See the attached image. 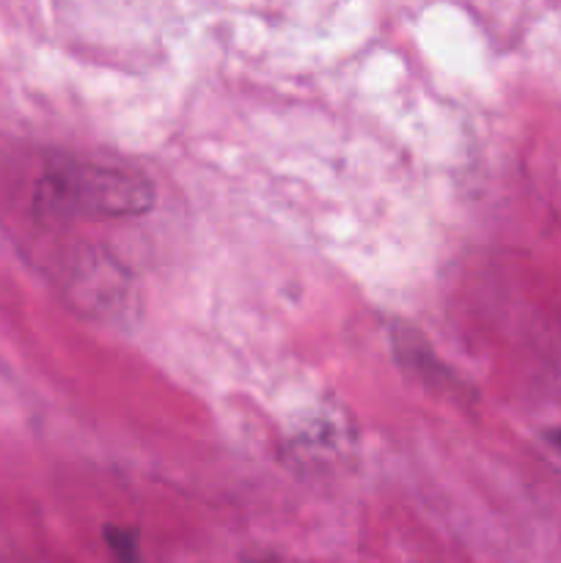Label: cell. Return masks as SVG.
Returning <instances> with one entry per match:
<instances>
[{"mask_svg": "<svg viewBox=\"0 0 561 563\" xmlns=\"http://www.w3.org/2000/svg\"><path fill=\"white\" fill-rule=\"evenodd\" d=\"M152 207V179L121 165L58 159L36 187L38 218L53 223L138 218Z\"/></svg>", "mask_w": 561, "mask_h": 563, "instance_id": "cell-1", "label": "cell"}, {"mask_svg": "<svg viewBox=\"0 0 561 563\" xmlns=\"http://www.w3.org/2000/svg\"><path fill=\"white\" fill-rule=\"evenodd\" d=\"M394 346H396V355H399V363L418 379V383H424L432 390H446V394H457V396L462 394L460 377H454L451 366L440 363L438 355L429 350V344L418 341L416 333H407L405 339L396 335Z\"/></svg>", "mask_w": 561, "mask_h": 563, "instance_id": "cell-2", "label": "cell"}, {"mask_svg": "<svg viewBox=\"0 0 561 563\" xmlns=\"http://www.w3.org/2000/svg\"><path fill=\"white\" fill-rule=\"evenodd\" d=\"M105 542L113 550V555L119 563H141V548H138V533L130 528H116L108 526L102 531Z\"/></svg>", "mask_w": 561, "mask_h": 563, "instance_id": "cell-3", "label": "cell"}, {"mask_svg": "<svg viewBox=\"0 0 561 563\" xmlns=\"http://www.w3.org/2000/svg\"><path fill=\"white\" fill-rule=\"evenodd\" d=\"M548 440H550V445H553V449L561 451V427L559 429H550Z\"/></svg>", "mask_w": 561, "mask_h": 563, "instance_id": "cell-4", "label": "cell"}]
</instances>
